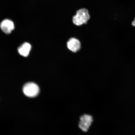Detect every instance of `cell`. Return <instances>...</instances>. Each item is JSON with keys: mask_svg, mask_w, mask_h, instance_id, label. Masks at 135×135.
<instances>
[{"mask_svg": "<svg viewBox=\"0 0 135 135\" xmlns=\"http://www.w3.org/2000/svg\"><path fill=\"white\" fill-rule=\"evenodd\" d=\"M31 48V45L29 43L25 42L18 47V51L20 55L26 57L29 55Z\"/></svg>", "mask_w": 135, "mask_h": 135, "instance_id": "6", "label": "cell"}, {"mask_svg": "<svg viewBox=\"0 0 135 135\" xmlns=\"http://www.w3.org/2000/svg\"><path fill=\"white\" fill-rule=\"evenodd\" d=\"M90 18L89 12L87 8H82L76 11L75 15L73 17L72 21L77 26L86 24Z\"/></svg>", "mask_w": 135, "mask_h": 135, "instance_id": "1", "label": "cell"}, {"mask_svg": "<svg viewBox=\"0 0 135 135\" xmlns=\"http://www.w3.org/2000/svg\"><path fill=\"white\" fill-rule=\"evenodd\" d=\"M132 25L133 26L135 27V18L134 21H133L132 23Z\"/></svg>", "mask_w": 135, "mask_h": 135, "instance_id": "7", "label": "cell"}, {"mask_svg": "<svg viewBox=\"0 0 135 135\" xmlns=\"http://www.w3.org/2000/svg\"><path fill=\"white\" fill-rule=\"evenodd\" d=\"M68 48L69 50L74 52L78 51L80 48V43L79 40L76 39L72 38H70L68 42Z\"/></svg>", "mask_w": 135, "mask_h": 135, "instance_id": "5", "label": "cell"}, {"mask_svg": "<svg viewBox=\"0 0 135 135\" xmlns=\"http://www.w3.org/2000/svg\"><path fill=\"white\" fill-rule=\"evenodd\" d=\"M23 93L28 97L33 98L37 96L40 92L39 87L33 82H28L23 86Z\"/></svg>", "mask_w": 135, "mask_h": 135, "instance_id": "2", "label": "cell"}, {"mask_svg": "<svg viewBox=\"0 0 135 135\" xmlns=\"http://www.w3.org/2000/svg\"><path fill=\"white\" fill-rule=\"evenodd\" d=\"M80 121L79 123V127L84 132H87L93 122V118L89 115L84 114L81 116Z\"/></svg>", "mask_w": 135, "mask_h": 135, "instance_id": "3", "label": "cell"}, {"mask_svg": "<svg viewBox=\"0 0 135 135\" xmlns=\"http://www.w3.org/2000/svg\"><path fill=\"white\" fill-rule=\"evenodd\" d=\"M0 27L2 30L7 34L11 33L15 28L13 22L8 19L3 20L0 25Z\"/></svg>", "mask_w": 135, "mask_h": 135, "instance_id": "4", "label": "cell"}]
</instances>
